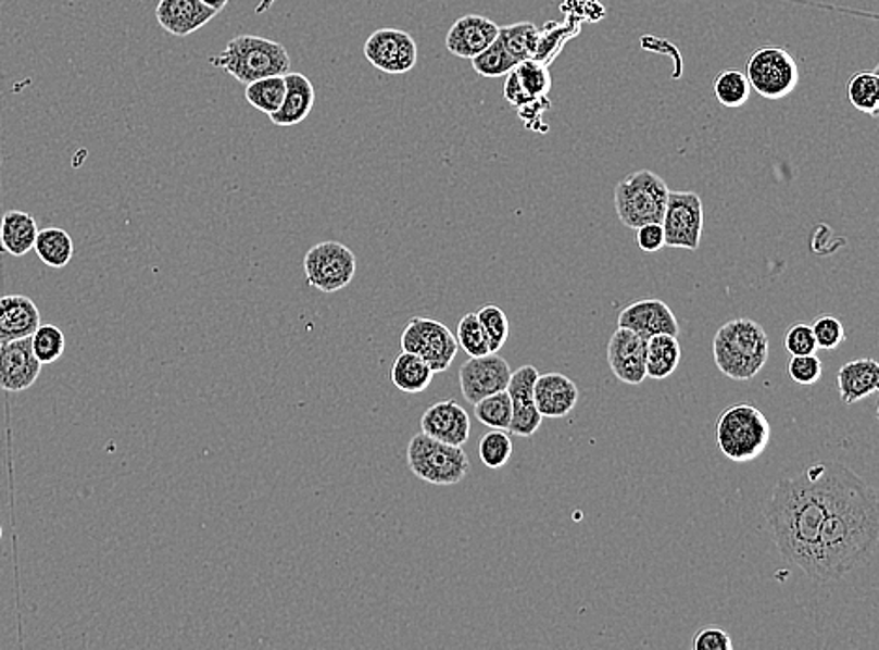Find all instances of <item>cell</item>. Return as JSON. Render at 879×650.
<instances>
[{"label": "cell", "instance_id": "ac0fdd59", "mask_svg": "<svg viewBox=\"0 0 879 650\" xmlns=\"http://www.w3.org/2000/svg\"><path fill=\"white\" fill-rule=\"evenodd\" d=\"M420 427L423 434L430 435L434 439L454 447H464L469 440L470 418L464 407L456 401H439L424 411Z\"/></svg>", "mask_w": 879, "mask_h": 650}, {"label": "cell", "instance_id": "9c48e42d", "mask_svg": "<svg viewBox=\"0 0 879 650\" xmlns=\"http://www.w3.org/2000/svg\"><path fill=\"white\" fill-rule=\"evenodd\" d=\"M355 272V253L336 240L315 245L304 258L306 282L321 292L341 291L353 282Z\"/></svg>", "mask_w": 879, "mask_h": 650}, {"label": "cell", "instance_id": "ee69618b", "mask_svg": "<svg viewBox=\"0 0 879 650\" xmlns=\"http://www.w3.org/2000/svg\"><path fill=\"white\" fill-rule=\"evenodd\" d=\"M636 230V245L645 253H655L666 246L662 224H645Z\"/></svg>", "mask_w": 879, "mask_h": 650}, {"label": "cell", "instance_id": "7c38bea8", "mask_svg": "<svg viewBox=\"0 0 879 650\" xmlns=\"http://www.w3.org/2000/svg\"><path fill=\"white\" fill-rule=\"evenodd\" d=\"M364 57L379 72L407 74L418 62L415 38L400 28H379L364 43Z\"/></svg>", "mask_w": 879, "mask_h": 650}, {"label": "cell", "instance_id": "d6a6232c", "mask_svg": "<svg viewBox=\"0 0 879 650\" xmlns=\"http://www.w3.org/2000/svg\"><path fill=\"white\" fill-rule=\"evenodd\" d=\"M470 64H473V70H475L478 75L488 77V79H495V77H503V75L512 72V70L518 66L519 62L506 51L503 41L498 38V40L493 41L491 46H488L482 53L473 57Z\"/></svg>", "mask_w": 879, "mask_h": 650}, {"label": "cell", "instance_id": "4316f807", "mask_svg": "<svg viewBox=\"0 0 879 650\" xmlns=\"http://www.w3.org/2000/svg\"><path fill=\"white\" fill-rule=\"evenodd\" d=\"M434 370L413 352L402 351L390 370V380L398 390L405 393H420L428 390L434 380Z\"/></svg>", "mask_w": 879, "mask_h": 650}, {"label": "cell", "instance_id": "f6af8a7d", "mask_svg": "<svg viewBox=\"0 0 879 650\" xmlns=\"http://www.w3.org/2000/svg\"><path fill=\"white\" fill-rule=\"evenodd\" d=\"M201 2L206 4L209 8H212L214 12H218V14L222 12V10H224L225 7H227V4H229V0H201Z\"/></svg>", "mask_w": 879, "mask_h": 650}, {"label": "cell", "instance_id": "2e32d148", "mask_svg": "<svg viewBox=\"0 0 879 650\" xmlns=\"http://www.w3.org/2000/svg\"><path fill=\"white\" fill-rule=\"evenodd\" d=\"M539 370L535 366H522L512 372L506 392L512 401V422L508 432L516 437H532L542 426L544 416L539 413L532 398L535 380L539 379Z\"/></svg>", "mask_w": 879, "mask_h": 650}, {"label": "cell", "instance_id": "44dd1931", "mask_svg": "<svg viewBox=\"0 0 879 650\" xmlns=\"http://www.w3.org/2000/svg\"><path fill=\"white\" fill-rule=\"evenodd\" d=\"M218 12L203 4L201 0H160L156 7L158 25L165 33L186 38L209 25Z\"/></svg>", "mask_w": 879, "mask_h": 650}, {"label": "cell", "instance_id": "d590c367", "mask_svg": "<svg viewBox=\"0 0 879 650\" xmlns=\"http://www.w3.org/2000/svg\"><path fill=\"white\" fill-rule=\"evenodd\" d=\"M512 450H514V445H512L511 435L506 434L505 429H491L478 445L480 461L491 471L505 467L506 463L511 461Z\"/></svg>", "mask_w": 879, "mask_h": 650}, {"label": "cell", "instance_id": "4fadbf2b", "mask_svg": "<svg viewBox=\"0 0 879 650\" xmlns=\"http://www.w3.org/2000/svg\"><path fill=\"white\" fill-rule=\"evenodd\" d=\"M511 375L508 362L499 357L498 352H488L482 357H469L460 367L457 379L465 401L475 405L486 396L506 390Z\"/></svg>", "mask_w": 879, "mask_h": 650}, {"label": "cell", "instance_id": "5bb4252c", "mask_svg": "<svg viewBox=\"0 0 879 650\" xmlns=\"http://www.w3.org/2000/svg\"><path fill=\"white\" fill-rule=\"evenodd\" d=\"M41 367L30 336L0 343V390L12 393L28 390L40 377Z\"/></svg>", "mask_w": 879, "mask_h": 650}, {"label": "cell", "instance_id": "e575fe53", "mask_svg": "<svg viewBox=\"0 0 879 650\" xmlns=\"http://www.w3.org/2000/svg\"><path fill=\"white\" fill-rule=\"evenodd\" d=\"M473 407H475V416L480 424H485L491 429L508 432L512 422V401L506 390L486 396Z\"/></svg>", "mask_w": 879, "mask_h": 650}, {"label": "cell", "instance_id": "7402d4cb", "mask_svg": "<svg viewBox=\"0 0 879 650\" xmlns=\"http://www.w3.org/2000/svg\"><path fill=\"white\" fill-rule=\"evenodd\" d=\"M41 325L35 300L25 295H7L0 299V343L28 338Z\"/></svg>", "mask_w": 879, "mask_h": 650}, {"label": "cell", "instance_id": "1f68e13d", "mask_svg": "<svg viewBox=\"0 0 879 650\" xmlns=\"http://www.w3.org/2000/svg\"><path fill=\"white\" fill-rule=\"evenodd\" d=\"M713 92H715L716 100L723 103L724 108L739 109L749 102L752 87H750L749 79H746L743 72L726 70L723 74L716 75L715 83H713Z\"/></svg>", "mask_w": 879, "mask_h": 650}, {"label": "cell", "instance_id": "30bf717a", "mask_svg": "<svg viewBox=\"0 0 879 650\" xmlns=\"http://www.w3.org/2000/svg\"><path fill=\"white\" fill-rule=\"evenodd\" d=\"M402 349L428 362L434 373H443L456 359L460 347L456 336L441 321L413 317L403 328Z\"/></svg>", "mask_w": 879, "mask_h": 650}, {"label": "cell", "instance_id": "ab89813d", "mask_svg": "<svg viewBox=\"0 0 879 650\" xmlns=\"http://www.w3.org/2000/svg\"><path fill=\"white\" fill-rule=\"evenodd\" d=\"M811 328L819 351H834L844 343V325L834 315H819V317L814 318Z\"/></svg>", "mask_w": 879, "mask_h": 650}, {"label": "cell", "instance_id": "7bdbcfd3", "mask_svg": "<svg viewBox=\"0 0 879 650\" xmlns=\"http://www.w3.org/2000/svg\"><path fill=\"white\" fill-rule=\"evenodd\" d=\"M692 649L731 650L733 649V641H731V637L728 632L710 626V628H703V630L695 632L694 639H692Z\"/></svg>", "mask_w": 879, "mask_h": 650}, {"label": "cell", "instance_id": "83f0119b", "mask_svg": "<svg viewBox=\"0 0 879 650\" xmlns=\"http://www.w3.org/2000/svg\"><path fill=\"white\" fill-rule=\"evenodd\" d=\"M35 250L38 258L51 268H64L68 266L74 258V240L68 235V230L61 227H48L38 230Z\"/></svg>", "mask_w": 879, "mask_h": 650}, {"label": "cell", "instance_id": "52a82bcc", "mask_svg": "<svg viewBox=\"0 0 879 650\" xmlns=\"http://www.w3.org/2000/svg\"><path fill=\"white\" fill-rule=\"evenodd\" d=\"M407 467L431 486H456L469 475L470 463L464 447L447 445L420 432L410 440Z\"/></svg>", "mask_w": 879, "mask_h": 650}, {"label": "cell", "instance_id": "3957f363", "mask_svg": "<svg viewBox=\"0 0 879 650\" xmlns=\"http://www.w3.org/2000/svg\"><path fill=\"white\" fill-rule=\"evenodd\" d=\"M713 359L731 380H752L769 360V336L752 318L724 323L713 338Z\"/></svg>", "mask_w": 879, "mask_h": 650}, {"label": "cell", "instance_id": "60d3db41", "mask_svg": "<svg viewBox=\"0 0 879 650\" xmlns=\"http://www.w3.org/2000/svg\"><path fill=\"white\" fill-rule=\"evenodd\" d=\"M786 372L793 383H798L801 387H811L821 379L824 364L816 354H801V357H791L788 360Z\"/></svg>", "mask_w": 879, "mask_h": 650}, {"label": "cell", "instance_id": "277c9868", "mask_svg": "<svg viewBox=\"0 0 879 650\" xmlns=\"http://www.w3.org/2000/svg\"><path fill=\"white\" fill-rule=\"evenodd\" d=\"M209 64L248 85L263 77L289 74L291 57L278 41L263 36L242 35L229 40L222 53L209 59Z\"/></svg>", "mask_w": 879, "mask_h": 650}, {"label": "cell", "instance_id": "8d00e7d4", "mask_svg": "<svg viewBox=\"0 0 879 650\" xmlns=\"http://www.w3.org/2000/svg\"><path fill=\"white\" fill-rule=\"evenodd\" d=\"M30 341H33V351H35L36 359L40 360L41 366L55 364L56 360L62 359L64 349H66L64 333L55 325L38 326L35 334L30 336Z\"/></svg>", "mask_w": 879, "mask_h": 650}, {"label": "cell", "instance_id": "8992f818", "mask_svg": "<svg viewBox=\"0 0 879 650\" xmlns=\"http://www.w3.org/2000/svg\"><path fill=\"white\" fill-rule=\"evenodd\" d=\"M669 188L655 171H636L615 186V212L620 224L638 229L645 224H661Z\"/></svg>", "mask_w": 879, "mask_h": 650}, {"label": "cell", "instance_id": "bcb514c9", "mask_svg": "<svg viewBox=\"0 0 879 650\" xmlns=\"http://www.w3.org/2000/svg\"><path fill=\"white\" fill-rule=\"evenodd\" d=\"M0 540H2V525H0Z\"/></svg>", "mask_w": 879, "mask_h": 650}, {"label": "cell", "instance_id": "4dcf8cb0", "mask_svg": "<svg viewBox=\"0 0 879 650\" xmlns=\"http://www.w3.org/2000/svg\"><path fill=\"white\" fill-rule=\"evenodd\" d=\"M845 92H847V100L857 111L865 115H878L879 75L876 72H859V74L852 75Z\"/></svg>", "mask_w": 879, "mask_h": 650}, {"label": "cell", "instance_id": "f35d334b", "mask_svg": "<svg viewBox=\"0 0 879 650\" xmlns=\"http://www.w3.org/2000/svg\"><path fill=\"white\" fill-rule=\"evenodd\" d=\"M477 317L490 341V352L501 351L511 333L506 313L498 304H485L478 310Z\"/></svg>", "mask_w": 879, "mask_h": 650}, {"label": "cell", "instance_id": "836d02e7", "mask_svg": "<svg viewBox=\"0 0 879 650\" xmlns=\"http://www.w3.org/2000/svg\"><path fill=\"white\" fill-rule=\"evenodd\" d=\"M514 74H516L519 87L531 102L545 98L552 88V75H550L548 64L537 61V59L519 62L518 66L514 68Z\"/></svg>", "mask_w": 879, "mask_h": 650}, {"label": "cell", "instance_id": "b9f144b4", "mask_svg": "<svg viewBox=\"0 0 879 650\" xmlns=\"http://www.w3.org/2000/svg\"><path fill=\"white\" fill-rule=\"evenodd\" d=\"M786 351L790 352V357H801V354H816L818 346L816 339L812 334V328L805 323H798V325L788 328L784 338Z\"/></svg>", "mask_w": 879, "mask_h": 650}, {"label": "cell", "instance_id": "8fae6325", "mask_svg": "<svg viewBox=\"0 0 879 650\" xmlns=\"http://www.w3.org/2000/svg\"><path fill=\"white\" fill-rule=\"evenodd\" d=\"M703 222L702 197L694 191H669L661 222L668 248L698 250L702 242Z\"/></svg>", "mask_w": 879, "mask_h": 650}, {"label": "cell", "instance_id": "f546056e", "mask_svg": "<svg viewBox=\"0 0 879 650\" xmlns=\"http://www.w3.org/2000/svg\"><path fill=\"white\" fill-rule=\"evenodd\" d=\"M498 38L516 61L524 62L535 59L540 30L532 23H516L508 27H499Z\"/></svg>", "mask_w": 879, "mask_h": 650}, {"label": "cell", "instance_id": "74e56055", "mask_svg": "<svg viewBox=\"0 0 879 650\" xmlns=\"http://www.w3.org/2000/svg\"><path fill=\"white\" fill-rule=\"evenodd\" d=\"M457 347L467 357H482L490 352V341L486 336L485 328L478 321L477 313H467L460 318L456 330Z\"/></svg>", "mask_w": 879, "mask_h": 650}, {"label": "cell", "instance_id": "6da1fadb", "mask_svg": "<svg viewBox=\"0 0 879 650\" xmlns=\"http://www.w3.org/2000/svg\"><path fill=\"white\" fill-rule=\"evenodd\" d=\"M879 540L878 495L855 471L831 461L827 512L814 551L812 579L834 582L872 559Z\"/></svg>", "mask_w": 879, "mask_h": 650}, {"label": "cell", "instance_id": "ffe728a7", "mask_svg": "<svg viewBox=\"0 0 879 650\" xmlns=\"http://www.w3.org/2000/svg\"><path fill=\"white\" fill-rule=\"evenodd\" d=\"M532 398L544 418H565L580 401V388L563 373H544L535 380Z\"/></svg>", "mask_w": 879, "mask_h": 650}, {"label": "cell", "instance_id": "484cf974", "mask_svg": "<svg viewBox=\"0 0 879 650\" xmlns=\"http://www.w3.org/2000/svg\"><path fill=\"white\" fill-rule=\"evenodd\" d=\"M681 343L677 336L656 334L648 339V357H645V372L648 377L655 380L668 379L681 364Z\"/></svg>", "mask_w": 879, "mask_h": 650}, {"label": "cell", "instance_id": "f1b7e54d", "mask_svg": "<svg viewBox=\"0 0 879 650\" xmlns=\"http://www.w3.org/2000/svg\"><path fill=\"white\" fill-rule=\"evenodd\" d=\"M284 96H286V75L263 77L246 85V102L265 115H273L280 109Z\"/></svg>", "mask_w": 879, "mask_h": 650}, {"label": "cell", "instance_id": "d4e9b609", "mask_svg": "<svg viewBox=\"0 0 879 650\" xmlns=\"http://www.w3.org/2000/svg\"><path fill=\"white\" fill-rule=\"evenodd\" d=\"M38 224L28 212L10 211L0 222V251L14 258H23L35 250Z\"/></svg>", "mask_w": 879, "mask_h": 650}, {"label": "cell", "instance_id": "7a4b0ae2", "mask_svg": "<svg viewBox=\"0 0 879 650\" xmlns=\"http://www.w3.org/2000/svg\"><path fill=\"white\" fill-rule=\"evenodd\" d=\"M831 461L814 463L805 473L778 482L765 517L770 536L786 561L812 576L814 551L827 512Z\"/></svg>", "mask_w": 879, "mask_h": 650}, {"label": "cell", "instance_id": "d6986e66", "mask_svg": "<svg viewBox=\"0 0 879 650\" xmlns=\"http://www.w3.org/2000/svg\"><path fill=\"white\" fill-rule=\"evenodd\" d=\"M498 36L499 27L493 21L485 15L469 14L454 21L444 43L454 57L470 61L498 40Z\"/></svg>", "mask_w": 879, "mask_h": 650}, {"label": "cell", "instance_id": "5b68a950", "mask_svg": "<svg viewBox=\"0 0 879 650\" xmlns=\"http://www.w3.org/2000/svg\"><path fill=\"white\" fill-rule=\"evenodd\" d=\"M770 422L757 407L739 403L724 409L716 422V442L723 454L736 463L754 461L769 447Z\"/></svg>", "mask_w": 879, "mask_h": 650}, {"label": "cell", "instance_id": "603a6c76", "mask_svg": "<svg viewBox=\"0 0 879 650\" xmlns=\"http://www.w3.org/2000/svg\"><path fill=\"white\" fill-rule=\"evenodd\" d=\"M315 103V88L304 74H286V96L280 109L273 113L274 126H297L304 123Z\"/></svg>", "mask_w": 879, "mask_h": 650}, {"label": "cell", "instance_id": "ba28073f", "mask_svg": "<svg viewBox=\"0 0 879 650\" xmlns=\"http://www.w3.org/2000/svg\"><path fill=\"white\" fill-rule=\"evenodd\" d=\"M750 87L765 100H782L799 85L801 74L793 54L784 48L765 46L752 53L746 64Z\"/></svg>", "mask_w": 879, "mask_h": 650}, {"label": "cell", "instance_id": "9a60e30c", "mask_svg": "<svg viewBox=\"0 0 879 650\" xmlns=\"http://www.w3.org/2000/svg\"><path fill=\"white\" fill-rule=\"evenodd\" d=\"M648 339L628 328H617L607 341V364L615 377L625 385H641L648 379L645 372Z\"/></svg>", "mask_w": 879, "mask_h": 650}, {"label": "cell", "instance_id": "e0dca14e", "mask_svg": "<svg viewBox=\"0 0 879 650\" xmlns=\"http://www.w3.org/2000/svg\"><path fill=\"white\" fill-rule=\"evenodd\" d=\"M617 325L640 334L643 339L653 338L656 334L679 336L681 333L671 308L664 300L658 299L638 300V302L623 308L619 318H617Z\"/></svg>", "mask_w": 879, "mask_h": 650}, {"label": "cell", "instance_id": "cb8c5ba5", "mask_svg": "<svg viewBox=\"0 0 879 650\" xmlns=\"http://www.w3.org/2000/svg\"><path fill=\"white\" fill-rule=\"evenodd\" d=\"M837 383L845 405L866 400L879 390V364L874 359L852 360L840 367Z\"/></svg>", "mask_w": 879, "mask_h": 650}]
</instances>
